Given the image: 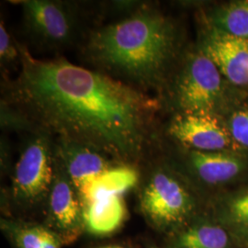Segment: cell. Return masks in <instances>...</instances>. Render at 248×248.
I'll return each mask as SVG.
<instances>
[{"mask_svg":"<svg viewBox=\"0 0 248 248\" xmlns=\"http://www.w3.org/2000/svg\"><path fill=\"white\" fill-rule=\"evenodd\" d=\"M19 50L18 75L5 80L1 99L41 131L133 167L161 144L158 98L63 57L37 59Z\"/></svg>","mask_w":248,"mask_h":248,"instance_id":"cell-1","label":"cell"},{"mask_svg":"<svg viewBox=\"0 0 248 248\" xmlns=\"http://www.w3.org/2000/svg\"><path fill=\"white\" fill-rule=\"evenodd\" d=\"M79 50L91 69L157 98L186 52L177 22L145 3L115 21L93 27Z\"/></svg>","mask_w":248,"mask_h":248,"instance_id":"cell-2","label":"cell"},{"mask_svg":"<svg viewBox=\"0 0 248 248\" xmlns=\"http://www.w3.org/2000/svg\"><path fill=\"white\" fill-rule=\"evenodd\" d=\"M224 79L214 62L195 47L186 50L158 99L172 115L220 116L226 97Z\"/></svg>","mask_w":248,"mask_h":248,"instance_id":"cell-3","label":"cell"},{"mask_svg":"<svg viewBox=\"0 0 248 248\" xmlns=\"http://www.w3.org/2000/svg\"><path fill=\"white\" fill-rule=\"evenodd\" d=\"M27 34L35 45L47 50H62L79 44L88 35L83 4L62 0L18 1Z\"/></svg>","mask_w":248,"mask_h":248,"instance_id":"cell-4","label":"cell"},{"mask_svg":"<svg viewBox=\"0 0 248 248\" xmlns=\"http://www.w3.org/2000/svg\"><path fill=\"white\" fill-rule=\"evenodd\" d=\"M54 138L44 131L24 135L15 165L11 198L24 209L47 202L54 178Z\"/></svg>","mask_w":248,"mask_h":248,"instance_id":"cell-5","label":"cell"},{"mask_svg":"<svg viewBox=\"0 0 248 248\" xmlns=\"http://www.w3.org/2000/svg\"><path fill=\"white\" fill-rule=\"evenodd\" d=\"M139 205L143 216L160 229L176 227L194 212L195 199L186 183L170 169L156 167L143 180Z\"/></svg>","mask_w":248,"mask_h":248,"instance_id":"cell-6","label":"cell"},{"mask_svg":"<svg viewBox=\"0 0 248 248\" xmlns=\"http://www.w3.org/2000/svg\"><path fill=\"white\" fill-rule=\"evenodd\" d=\"M165 133L184 150L221 152L233 142L227 124L213 114H174Z\"/></svg>","mask_w":248,"mask_h":248,"instance_id":"cell-7","label":"cell"},{"mask_svg":"<svg viewBox=\"0 0 248 248\" xmlns=\"http://www.w3.org/2000/svg\"><path fill=\"white\" fill-rule=\"evenodd\" d=\"M231 85L248 88V41L205 23L196 46Z\"/></svg>","mask_w":248,"mask_h":248,"instance_id":"cell-8","label":"cell"},{"mask_svg":"<svg viewBox=\"0 0 248 248\" xmlns=\"http://www.w3.org/2000/svg\"><path fill=\"white\" fill-rule=\"evenodd\" d=\"M54 178L46 206L48 220L62 242L75 240L85 229L84 212L78 192L54 153Z\"/></svg>","mask_w":248,"mask_h":248,"instance_id":"cell-9","label":"cell"},{"mask_svg":"<svg viewBox=\"0 0 248 248\" xmlns=\"http://www.w3.org/2000/svg\"><path fill=\"white\" fill-rule=\"evenodd\" d=\"M54 153L78 192L81 202L98 177L120 165L94 147L62 138H54Z\"/></svg>","mask_w":248,"mask_h":248,"instance_id":"cell-10","label":"cell"},{"mask_svg":"<svg viewBox=\"0 0 248 248\" xmlns=\"http://www.w3.org/2000/svg\"><path fill=\"white\" fill-rule=\"evenodd\" d=\"M186 167L199 180L208 185L229 182L240 176L247 168V161L237 154L221 152L184 150Z\"/></svg>","mask_w":248,"mask_h":248,"instance_id":"cell-11","label":"cell"},{"mask_svg":"<svg viewBox=\"0 0 248 248\" xmlns=\"http://www.w3.org/2000/svg\"><path fill=\"white\" fill-rule=\"evenodd\" d=\"M85 229L95 235H107L118 230L126 217L123 196H98L83 207Z\"/></svg>","mask_w":248,"mask_h":248,"instance_id":"cell-12","label":"cell"},{"mask_svg":"<svg viewBox=\"0 0 248 248\" xmlns=\"http://www.w3.org/2000/svg\"><path fill=\"white\" fill-rule=\"evenodd\" d=\"M1 226L17 248H61V239L42 225L2 220Z\"/></svg>","mask_w":248,"mask_h":248,"instance_id":"cell-13","label":"cell"},{"mask_svg":"<svg viewBox=\"0 0 248 248\" xmlns=\"http://www.w3.org/2000/svg\"><path fill=\"white\" fill-rule=\"evenodd\" d=\"M140 174L133 166L118 165L98 177L90 186L83 207L90 199L98 196L124 195L138 184Z\"/></svg>","mask_w":248,"mask_h":248,"instance_id":"cell-14","label":"cell"},{"mask_svg":"<svg viewBox=\"0 0 248 248\" xmlns=\"http://www.w3.org/2000/svg\"><path fill=\"white\" fill-rule=\"evenodd\" d=\"M205 23L248 41V0L232 1L210 11Z\"/></svg>","mask_w":248,"mask_h":248,"instance_id":"cell-15","label":"cell"},{"mask_svg":"<svg viewBox=\"0 0 248 248\" xmlns=\"http://www.w3.org/2000/svg\"><path fill=\"white\" fill-rule=\"evenodd\" d=\"M226 232L219 226L200 224L183 231L176 240L177 248H226Z\"/></svg>","mask_w":248,"mask_h":248,"instance_id":"cell-16","label":"cell"},{"mask_svg":"<svg viewBox=\"0 0 248 248\" xmlns=\"http://www.w3.org/2000/svg\"><path fill=\"white\" fill-rule=\"evenodd\" d=\"M0 125L3 131L23 135L41 131L25 113L3 99L0 101Z\"/></svg>","mask_w":248,"mask_h":248,"instance_id":"cell-17","label":"cell"},{"mask_svg":"<svg viewBox=\"0 0 248 248\" xmlns=\"http://www.w3.org/2000/svg\"><path fill=\"white\" fill-rule=\"evenodd\" d=\"M223 217L237 229L248 232V190L230 197L222 209Z\"/></svg>","mask_w":248,"mask_h":248,"instance_id":"cell-18","label":"cell"},{"mask_svg":"<svg viewBox=\"0 0 248 248\" xmlns=\"http://www.w3.org/2000/svg\"><path fill=\"white\" fill-rule=\"evenodd\" d=\"M227 127L233 142L248 148V105L232 112Z\"/></svg>","mask_w":248,"mask_h":248,"instance_id":"cell-19","label":"cell"},{"mask_svg":"<svg viewBox=\"0 0 248 248\" xmlns=\"http://www.w3.org/2000/svg\"><path fill=\"white\" fill-rule=\"evenodd\" d=\"M20 61L19 45L16 43L5 25L3 19L0 24V62L1 66L9 67Z\"/></svg>","mask_w":248,"mask_h":248,"instance_id":"cell-20","label":"cell"},{"mask_svg":"<svg viewBox=\"0 0 248 248\" xmlns=\"http://www.w3.org/2000/svg\"><path fill=\"white\" fill-rule=\"evenodd\" d=\"M0 153H1V165L2 168L7 169L8 164H9V158L11 156V152H10V142L9 139L2 135L1 140H0Z\"/></svg>","mask_w":248,"mask_h":248,"instance_id":"cell-21","label":"cell"},{"mask_svg":"<svg viewBox=\"0 0 248 248\" xmlns=\"http://www.w3.org/2000/svg\"><path fill=\"white\" fill-rule=\"evenodd\" d=\"M99 248H125L122 246H116V245H112V246H106V247H102Z\"/></svg>","mask_w":248,"mask_h":248,"instance_id":"cell-22","label":"cell"}]
</instances>
